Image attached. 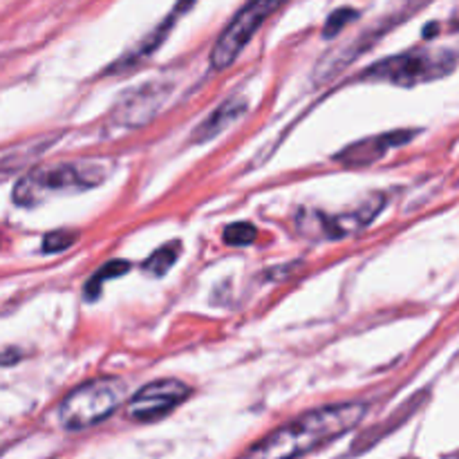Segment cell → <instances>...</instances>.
Wrapping results in <instances>:
<instances>
[{"instance_id": "cell-1", "label": "cell", "mask_w": 459, "mask_h": 459, "mask_svg": "<svg viewBox=\"0 0 459 459\" xmlns=\"http://www.w3.org/2000/svg\"><path fill=\"white\" fill-rule=\"evenodd\" d=\"M368 406L361 402L332 403L296 417L282 429L273 430L267 437L255 442L247 451L249 457H300L309 455L316 448L343 437L357 429L366 417Z\"/></svg>"}, {"instance_id": "cell-2", "label": "cell", "mask_w": 459, "mask_h": 459, "mask_svg": "<svg viewBox=\"0 0 459 459\" xmlns=\"http://www.w3.org/2000/svg\"><path fill=\"white\" fill-rule=\"evenodd\" d=\"M112 170H115L112 160H79L40 166L18 179L13 186V204L22 209H36L61 195L90 191L106 182Z\"/></svg>"}, {"instance_id": "cell-3", "label": "cell", "mask_w": 459, "mask_h": 459, "mask_svg": "<svg viewBox=\"0 0 459 459\" xmlns=\"http://www.w3.org/2000/svg\"><path fill=\"white\" fill-rule=\"evenodd\" d=\"M457 56L446 48H415L403 54L384 58L363 72V79L381 81V83L412 88V85L429 83L444 79L455 70Z\"/></svg>"}, {"instance_id": "cell-4", "label": "cell", "mask_w": 459, "mask_h": 459, "mask_svg": "<svg viewBox=\"0 0 459 459\" xmlns=\"http://www.w3.org/2000/svg\"><path fill=\"white\" fill-rule=\"evenodd\" d=\"M124 402V381L99 377L72 390L58 408V420L67 430H85L115 415Z\"/></svg>"}, {"instance_id": "cell-5", "label": "cell", "mask_w": 459, "mask_h": 459, "mask_svg": "<svg viewBox=\"0 0 459 459\" xmlns=\"http://www.w3.org/2000/svg\"><path fill=\"white\" fill-rule=\"evenodd\" d=\"M285 3L290 0H249L215 40V48L211 52V65L215 70H227L240 56L242 49L249 45L263 22H267Z\"/></svg>"}, {"instance_id": "cell-6", "label": "cell", "mask_w": 459, "mask_h": 459, "mask_svg": "<svg viewBox=\"0 0 459 459\" xmlns=\"http://www.w3.org/2000/svg\"><path fill=\"white\" fill-rule=\"evenodd\" d=\"M384 204L385 195L377 193V195H370L363 204L348 211V213L325 215L321 211H303L299 220V229L305 236L316 238V240H341V238L354 236V233L370 227L377 215L381 213Z\"/></svg>"}, {"instance_id": "cell-7", "label": "cell", "mask_w": 459, "mask_h": 459, "mask_svg": "<svg viewBox=\"0 0 459 459\" xmlns=\"http://www.w3.org/2000/svg\"><path fill=\"white\" fill-rule=\"evenodd\" d=\"M191 388L178 379H157L143 385L126 406V417L137 424H151L161 420L182 402H186Z\"/></svg>"}, {"instance_id": "cell-8", "label": "cell", "mask_w": 459, "mask_h": 459, "mask_svg": "<svg viewBox=\"0 0 459 459\" xmlns=\"http://www.w3.org/2000/svg\"><path fill=\"white\" fill-rule=\"evenodd\" d=\"M166 94H169V88L157 83H148L143 88L133 90L117 103L112 119H115L117 126H124V128H137V126L146 124L148 117L160 110Z\"/></svg>"}, {"instance_id": "cell-9", "label": "cell", "mask_w": 459, "mask_h": 459, "mask_svg": "<svg viewBox=\"0 0 459 459\" xmlns=\"http://www.w3.org/2000/svg\"><path fill=\"white\" fill-rule=\"evenodd\" d=\"M415 130H393V133H384L377 134V137H368L361 139L357 143H350L348 148L336 155V161L345 166H368L379 161L390 148L403 146V143L411 142L415 137Z\"/></svg>"}, {"instance_id": "cell-10", "label": "cell", "mask_w": 459, "mask_h": 459, "mask_svg": "<svg viewBox=\"0 0 459 459\" xmlns=\"http://www.w3.org/2000/svg\"><path fill=\"white\" fill-rule=\"evenodd\" d=\"M195 3H197V0H178V3H175V7L170 9L169 16H166L164 21H161L160 25H157L155 30H152L151 34H148L146 39L142 40V43L134 45V49H130V52L126 54L124 58H121V61L112 63V67L108 70V74H112V72H121V70H126V67L137 65V61L151 56V54L155 52V49L160 48L161 43H164V39L170 34V30L175 27V22H178L179 18L184 16V13L191 12V9L195 7Z\"/></svg>"}, {"instance_id": "cell-11", "label": "cell", "mask_w": 459, "mask_h": 459, "mask_svg": "<svg viewBox=\"0 0 459 459\" xmlns=\"http://www.w3.org/2000/svg\"><path fill=\"white\" fill-rule=\"evenodd\" d=\"M245 112H247V99H242V97L229 99V101H224L222 106L215 108V110L211 112V115L206 117V119L202 121L195 130H193L191 142L193 143L211 142V139H215L218 134H222L229 126L236 124V121L240 119Z\"/></svg>"}, {"instance_id": "cell-12", "label": "cell", "mask_w": 459, "mask_h": 459, "mask_svg": "<svg viewBox=\"0 0 459 459\" xmlns=\"http://www.w3.org/2000/svg\"><path fill=\"white\" fill-rule=\"evenodd\" d=\"M182 255V242H166L164 247L155 251V254L148 255L142 264V272L148 273L152 278H161L173 269V264L178 263V258Z\"/></svg>"}, {"instance_id": "cell-13", "label": "cell", "mask_w": 459, "mask_h": 459, "mask_svg": "<svg viewBox=\"0 0 459 459\" xmlns=\"http://www.w3.org/2000/svg\"><path fill=\"white\" fill-rule=\"evenodd\" d=\"M128 272H130L128 260H110V263H106L92 278H90L88 285H85V299H88L90 303L97 300L99 294H101V287L106 285L108 281H112V278L117 276H124V273Z\"/></svg>"}, {"instance_id": "cell-14", "label": "cell", "mask_w": 459, "mask_h": 459, "mask_svg": "<svg viewBox=\"0 0 459 459\" xmlns=\"http://www.w3.org/2000/svg\"><path fill=\"white\" fill-rule=\"evenodd\" d=\"M258 238V231H255L254 224L249 222H233L224 229L222 240L224 245L229 247H247Z\"/></svg>"}, {"instance_id": "cell-15", "label": "cell", "mask_w": 459, "mask_h": 459, "mask_svg": "<svg viewBox=\"0 0 459 459\" xmlns=\"http://www.w3.org/2000/svg\"><path fill=\"white\" fill-rule=\"evenodd\" d=\"M357 18H359L357 9H352V7L336 9V12L330 13V18L325 21V27H323V36H325V39H332V36L339 34V31L343 30L348 22L357 21Z\"/></svg>"}, {"instance_id": "cell-16", "label": "cell", "mask_w": 459, "mask_h": 459, "mask_svg": "<svg viewBox=\"0 0 459 459\" xmlns=\"http://www.w3.org/2000/svg\"><path fill=\"white\" fill-rule=\"evenodd\" d=\"M76 233L74 231H52L43 238V251L45 254H58L74 245Z\"/></svg>"}]
</instances>
